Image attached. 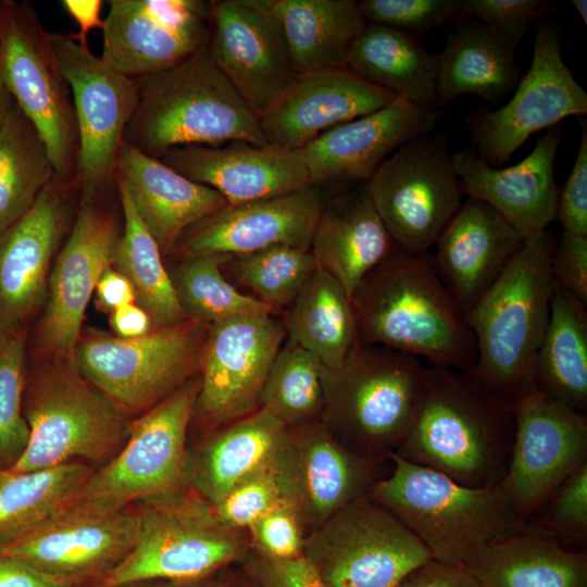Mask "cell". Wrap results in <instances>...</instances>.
<instances>
[{
	"mask_svg": "<svg viewBox=\"0 0 587 587\" xmlns=\"http://www.w3.org/2000/svg\"><path fill=\"white\" fill-rule=\"evenodd\" d=\"M187 178L218 191L228 204L275 198L312 185L301 149L230 140L174 148L159 158Z\"/></svg>",
	"mask_w": 587,
	"mask_h": 587,
	"instance_id": "26",
	"label": "cell"
},
{
	"mask_svg": "<svg viewBox=\"0 0 587 587\" xmlns=\"http://www.w3.org/2000/svg\"><path fill=\"white\" fill-rule=\"evenodd\" d=\"M116 186L123 228L112 266L130 282L136 303L149 314L153 328L168 327L188 320L178 301L170 272L163 263L159 245L139 217L117 177Z\"/></svg>",
	"mask_w": 587,
	"mask_h": 587,
	"instance_id": "39",
	"label": "cell"
},
{
	"mask_svg": "<svg viewBox=\"0 0 587 587\" xmlns=\"http://www.w3.org/2000/svg\"><path fill=\"white\" fill-rule=\"evenodd\" d=\"M570 3L576 9L584 24H587V1L586 0H571Z\"/></svg>",
	"mask_w": 587,
	"mask_h": 587,
	"instance_id": "62",
	"label": "cell"
},
{
	"mask_svg": "<svg viewBox=\"0 0 587 587\" xmlns=\"http://www.w3.org/2000/svg\"><path fill=\"white\" fill-rule=\"evenodd\" d=\"M137 526L126 508L75 500L0 551L48 575L96 585L132 550Z\"/></svg>",
	"mask_w": 587,
	"mask_h": 587,
	"instance_id": "17",
	"label": "cell"
},
{
	"mask_svg": "<svg viewBox=\"0 0 587 587\" xmlns=\"http://www.w3.org/2000/svg\"><path fill=\"white\" fill-rule=\"evenodd\" d=\"M279 21L297 75L346 65L367 22L353 0H252Z\"/></svg>",
	"mask_w": 587,
	"mask_h": 587,
	"instance_id": "35",
	"label": "cell"
},
{
	"mask_svg": "<svg viewBox=\"0 0 587 587\" xmlns=\"http://www.w3.org/2000/svg\"><path fill=\"white\" fill-rule=\"evenodd\" d=\"M535 386L577 412L587 409L586 304L555 286L535 360Z\"/></svg>",
	"mask_w": 587,
	"mask_h": 587,
	"instance_id": "38",
	"label": "cell"
},
{
	"mask_svg": "<svg viewBox=\"0 0 587 587\" xmlns=\"http://www.w3.org/2000/svg\"><path fill=\"white\" fill-rule=\"evenodd\" d=\"M109 322L116 337L137 338L153 329L149 314L137 303L120 307L109 314Z\"/></svg>",
	"mask_w": 587,
	"mask_h": 587,
	"instance_id": "57",
	"label": "cell"
},
{
	"mask_svg": "<svg viewBox=\"0 0 587 587\" xmlns=\"http://www.w3.org/2000/svg\"><path fill=\"white\" fill-rule=\"evenodd\" d=\"M229 255L182 258L170 273L180 307L188 320L207 325L238 315L272 314L273 310L239 290L222 265Z\"/></svg>",
	"mask_w": 587,
	"mask_h": 587,
	"instance_id": "43",
	"label": "cell"
},
{
	"mask_svg": "<svg viewBox=\"0 0 587 587\" xmlns=\"http://www.w3.org/2000/svg\"><path fill=\"white\" fill-rule=\"evenodd\" d=\"M397 96L346 66L297 75L259 118L268 143L302 149L324 132L380 110Z\"/></svg>",
	"mask_w": 587,
	"mask_h": 587,
	"instance_id": "27",
	"label": "cell"
},
{
	"mask_svg": "<svg viewBox=\"0 0 587 587\" xmlns=\"http://www.w3.org/2000/svg\"><path fill=\"white\" fill-rule=\"evenodd\" d=\"M92 472L77 461L20 473L0 469V547L74 502Z\"/></svg>",
	"mask_w": 587,
	"mask_h": 587,
	"instance_id": "40",
	"label": "cell"
},
{
	"mask_svg": "<svg viewBox=\"0 0 587 587\" xmlns=\"http://www.w3.org/2000/svg\"><path fill=\"white\" fill-rule=\"evenodd\" d=\"M0 17V84L38 130L57 174L76 180L73 99L49 33L28 5L4 4Z\"/></svg>",
	"mask_w": 587,
	"mask_h": 587,
	"instance_id": "11",
	"label": "cell"
},
{
	"mask_svg": "<svg viewBox=\"0 0 587 587\" xmlns=\"http://www.w3.org/2000/svg\"><path fill=\"white\" fill-rule=\"evenodd\" d=\"M302 555L327 587H396L432 559L420 539L369 495L309 533Z\"/></svg>",
	"mask_w": 587,
	"mask_h": 587,
	"instance_id": "10",
	"label": "cell"
},
{
	"mask_svg": "<svg viewBox=\"0 0 587 587\" xmlns=\"http://www.w3.org/2000/svg\"><path fill=\"white\" fill-rule=\"evenodd\" d=\"M550 230L524 241L494 284L464 313L476 345L467 373L492 394L514 402L535 388V360L554 290Z\"/></svg>",
	"mask_w": 587,
	"mask_h": 587,
	"instance_id": "3",
	"label": "cell"
},
{
	"mask_svg": "<svg viewBox=\"0 0 587 587\" xmlns=\"http://www.w3.org/2000/svg\"><path fill=\"white\" fill-rule=\"evenodd\" d=\"M164 582L160 580H142V582H133V583H126V584H118V585H112V586H102V585H92L90 587H165Z\"/></svg>",
	"mask_w": 587,
	"mask_h": 587,
	"instance_id": "61",
	"label": "cell"
},
{
	"mask_svg": "<svg viewBox=\"0 0 587 587\" xmlns=\"http://www.w3.org/2000/svg\"><path fill=\"white\" fill-rule=\"evenodd\" d=\"M564 233L587 236V127L582 136L571 174L558 196L557 216Z\"/></svg>",
	"mask_w": 587,
	"mask_h": 587,
	"instance_id": "52",
	"label": "cell"
},
{
	"mask_svg": "<svg viewBox=\"0 0 587 587\" xmlns=\"http://www.w3.org/2000/svg\"><path fill=\"white\" fill-rule=\"evenodd\" d=\"M395 248L366 183L342 188L324 201L310 243L316 267L334 277L350 298Z\"/></svg>",
	"mask_w": 587,
	"mask_h": 587,
	"instance_id": "31",
	"label": "cell"
},
{
	"mask_svg": "<svg viewBox=\"0 0 587 587\" xmlns=\"http://www.w3.org/2000/svg\"><path fill=\"white\" fill-rule=\"evenodd\" d=\"M208 47L258 118L297 76L279 21L252 0L211 1Z\"/></svg>",
	"mask_w": 587,
	"mask_h": 587,
	"instance_id": "23",
	"label": "cell"
},
{
	"mask_svg": "<svg viewBox=\"0 0 587 587\" xmlns=\"http://www.w3.org/2000/svg\"><path fill=\"white\" fill-rule=\"evenodd\" d=\"M283 326L287 339L330 370L340 367L359 345L351 298L334 277L317 267L288 305Z\"/></svg>",
	"mask_w": 587,
	"mask_h": 587,
	"instance_id": "37",
	"label": "cell"
},
{
	"mask_svg": "<svg viewBox=\"0 0 587 587\" xmlns=\"http://www.w3.org/2000/svg\"><path fill=\"white\" fill-rule=\"evenodd\" d=\"M523 242L488 203L469 197L439 235L430 259L464 314L494 284Z\"/></svg>",
	"mask_w": 587,
	"mask_h": 587,
	"instance_id": "29",
	"label": "cell"
},
{
	"mask_svg": "<svg viewBox=\"0 0 587 587\" xmlns=\"http://www.w3.org/2000/svg\"><path fill=\"white\" fill-rule=\"evenodd\" d=\"M78 192L76 180L57 174L30 210L0 234V334L29 328L41 313Z\"/></svg>",
	"mask_w": 587,
	"mask_h": 587,
	"instance_id": "21",
	"label": "cell"
},
{
	"mask_svg": "<svg viewBox=\"0 0 587 587\" xmlns=\"http://www.w3.org/2000/svg\"><path fill=\"white\" fill-rule=\"evenodd\" d=\"M136 82L137 101L123 142L147 155L159 159L174 148L230 140L268 143L259 118L216 65L208 46Z\"/></svg>",
	"mask_w": 587,
	"mask_h": 587,
	"instance_id": "4",
	"label": "cell"
},
{
	"mask_svg": "<svg viewBox=\"0 0 587 587\" xmlns=\"http://www.w3.org/2000/svg\"><path fill=\"white\" fill-rule=\"evenodd\" d=\"M351 300L360 345L385 347L461 372L474 365L473 333L428 254L396 247L365 276Z\"/></svg>",
	"mask_w": 587,
	"mask_h": 587,
	"instance_id": "2",
	"label": "cell"
},
{
	"mask_svg": "<svg viewBox=\"0 0 587 587\" xmlns=\"http://www.w3.org/2000/svg\"><path fill=\"white\" fill-rule=\"evenodd\" d=\"M49 40L71 89L80 196H92L116 182V163L137 101V82L80 46L72 35L49 33Z\"/></svg>",
	"mask_w": 587,
	"mask_h": 587,
	"instance_id": "15",
	"label": "cell"
},
{
	"mask_svg": "<svg viewBox=\"0 0 587 587\" xmlns=\"http://www.w3.org/2000/svg\"><path fill=\"white\" fill-rule=\"evenodd\" d=\"M366 188L396 247L414 254H428L462 205L445 140L430 134L397 149Z\"/></svg>",
	"mask_w": 587,
	"mask_h": 587,
	"instance_id": "13",
	"label": "cell"
},
{
	"mask_svg": "<svg viewBox=\"0 0 587 587\" xmlns=\"http://www.w3.org/2000/svg\"><path fill=\"white\" fill-rule=\"evenodd\" d=\"M380 465L347 450L317 421L288 427L271 469L282 502L307 536L367 495L382 478Z\"/></svg>",
	"mask_w": 587,
	"mask_h": 587,
	"instance_id": "19",
	"label": "cell"
},
{
	"mask_svg": "<svg viewBox=\"0 0 587 587\" xmlns=\"http://www.w3.org/2000/svg\"><path fill=\"white\" fill-rule=\"evenodd\" d=\"M559 542L587 540V462L572 473L527 522Z\"/></svg>",
	"mask_w": 587,
	"mask_h": 587,
	"instance_id": "46",
	"label": "cell"
},
{
	"mask_svg": "<svg viewBox=\"0 0 587 587\" xmlns=\"http://www.w3.org/2000/svg\"><path fill=\"white\" fill-rule=\"evenodd\" d=\"M320 188L228 204L190 226L174 251L180 258L241 255L279 245L310 248L323 209Z\"/></svg>",
	"mask_w": 587,
	"mask_h": 587,
	"instance_id": "25",
	"label": "cell"
},
{
	"mask_svg": "<svg viewBox=\"0 0 587 587\" xmlns=\"http://www.w3.org/2000/svg\"><path fill=\"white\" fill-rule=\"evenodd\" d=\"M558 5L551 0H463L459 15L491 27L516 47L530 24Z\"/></svg>",
	"mask_w": 587,
	"mask_h": 587,
	"instance_id": "49",
	"label": "cell"
},
{
	"mask_svg": "<svg viewBox=\"0 0 587 587\" xmlns=\"http://www.w3.org/2000/svg\"><path fill=\"white\" fill-rule=\"evenodd\" d=\"M560 139V129L550 128L525 159L504 168L490 167L469 150L451 154V162L463 193L488 203L528 241L545 233L557 216L553 165Z\"/></svg>",
	"mask_w": 587,
	"mask_h": 587,
	"instance_id": "28",
	"label": "cell"
},
{
	"mask_svg": "<svg viewBox=\"0 0 587 587\" xmlns=\"http://www.w3.org/2000/svg\"><path fill=\"white\" fill-rule=\"evenodd\" d=\"M440 113L402 97L367 115L339 124L301 150L313 186L348 188L367 183L401 146L430 134Z\"/></svg>",
	"mask_w": 587,
	"mask_h": 587,
	"instance_id": "24",
	"label": "cell"
},
{
	"mask_svg": "<svg viewBox=\"0 0 587 587\" xmlns=\"http://www.w3.org/2000/svg\"><path fill=\"white\" fill-rule=\"evenodd\" d=\"M209 325L186 320L137 338L80 336L77 372L127 415L146 412L200 373Z\"/></svg>",
	"mask_w": 587,
	"mask_h": 587,
	"instance_id": "9",
	"label": "cell"
},
{
	"mask_svg": "<svg viewBox=\"0 0 587 587\" xmlns=\"http://www.w3.org/2000/svg\"><path fill=\"white\" fill-rule=\"evenodd\" d=\"M238 564L257 587H327L303 555L278 560L250 548Z\"/></svg>",
	"mask_w": 587,
	"mask_h": 587,
	"instance_id": "51",
	"label": "cell"
},
{
	"mask_svg": "<svg viewBox=\"0 0 587 587\" xmlns=\"http://www.w3.org/2000/svg\"><path fill=\"white\" fill-rule=\"evenodd\" d=\"M396 587H485L461 564L428 560L412 570Z\"/></svg>",
	"mask_w": 587,
	"mask_h": 587,
	"instance_id": "54",
	"label": "cell"
},
{
	"mask_svg": "<svg viewBox=\"0 0 587 587\" xmlns=\"http://www.w3.org/2000/svg\"><path fill=\"white\" fill-rule=\"evenodd\" d=\"M165 587H238L236 575H228L221 570L208 577L180 584L166 583Z\"/></svg>",
	"mask_w": 587,
	"mask_h": 587,
	"instance_id": "59",
	"label": "cell"
},
{
	"mask_svg": "<svg viewBox=\"0 0 587 587\" xmlns=\"http://www.w3.org/2000/svg\"><path fill=\"white\" fill-rule=\"evenodd\" d=\"M515 430L502 485L527 524L587 462V419L537 387L513 402Z\"/></svg>",
	"mask_w": 587,
	"mask_h": 587,
	"instance_id": "18",
	"label": "cell"
},
{
	"mask_svg": "<svg viewBox=\"0 0 587 587\" xmlns=\"http://www.w3.org/2000/svg\"><path fill=\"white\" fill-rule=\"evenodd\" d=\"M55 175L43 139L14 102L0 127V234L30 210Z\"/></svg>",
	"mask_w": 587,
	"mask_h": 587,
	"instance_id": "41",
	"label": "cell"
},
{
	"mask_svg": "<svg viewBox=\"0 0 587 587\" xmlns=\"http://www.w3.org/2000/svg\"><path fill=\"white\" fill-rule=\"evenodd\" d=\"M250 548L272 559L287 560L302 555L305 533L294 512L283 502L249 528Z\"/></svg>",
	"mask_w": 587,
	"mask_h": 587,
	"instance_id": "50",
	"label": "cell"
},
{
	"mask_svg": "<svg viewBox=\"0 0 587 587\" xmlns=\"http://www.w3.org/2000/svg\"><path fill=\"white\" fill-rule=\"evenodd\" d=\"M107 190L80 196L70 234L52 264L29 352L37 361L73 363L87 305L101 274L113 263L123 228L122 209L116 212L102 200Z\"/></svg>",
	"mask_w": 587,
	"mask_h": 587,
	"instance_id": "12",
	"label": "cell"
},
{
	"mask_svg": "<svg viewBox=\"0 0 587 587\" xmlns=\"http://www.w3.org/2000/svg\"><path fill=\"white\" fill-rule=\"evenodd\" d=\"M515 430L513 402L467 373L427 366L423 395L399 458L482 488L505 477Z\"/></svg>",
	"mask_w": 587,
	"mask_h": 587,
	"instance_id": "1",
	"label": "cell"
},
{
	"mask_svg": "<svg viewBox=\"0 0 587 587\" xmlns=\"http://www.w3.org/2000/svg\"><path fill=\"white\" fill-rule=\"evenodd\" d=\"M485 587H587V554L530 526L464 564Z\"/></svg>",
	"mask_w": 587,
	"mask_h": 587,
	"instance_id": "33",
	"label": "cell"
},
{
	"mask_svg": "<svg viewBox=\"0 0 587 587\" xmlns=\"http://www.w3.org/2000/svg\"><path fill=\"white\" fill-rule=\"evenodd\" d=\"M515 48L491 27L464 21L438 54L436 109L467 93L498 102L521 78Z\"/></svg>",
	"mask_w": 587,
	"mask_h": 587,
	"instance_id": "34",
	"label": "cell"
},
{
	"mask_svg": "<svg viewBox=\"0 0 587 587\" xmlns=\"http://www.w3.org/2000/svg\"><path fill=\"white\" fill-rule=\"evenodd\" d=\"M586 113L587 93L563 61L559 34L542 24L536 27L532 64L514 96L498 110L478 108L467 128L477 157L500 168L535 133Z\"/></svg>",
	"mask_w": 587,
	"mask_h": 587,
	"instance_id": "16",
	"label": "cell"
},
{
	"mask_svg": "<svg viewBox=\"0 0 587 587\" xmlns=\"http://www.w3.org/2000/svg\"><path fill=\"white\" fill-rule=\"evenodd\" d=\"M426 372L415 357L359 344L340 367L324 366L320 422L353 454L383 463L412 425Z\"/></svg>",
	"mask_w": 587,
	"mask_h": 587,
	"instance_id": "6",
	"label": "cell"
},
{
	"mask_svg": "<svg viewBox=\"0 0 587 587\" xmlns=\"http://www.w3.org/2000/svg\"><path fill=\"white\" fill-rule=\"evenodd\" d=\"M26 380L23 413L29 440L12 472L43 470L85 459L111 458L125 444L132 422L111 399L88 383L74 363L37 361Z\"/></svg>",
	"mask_w": 587,
	"mask_h": 587,
	"instance_id": "8",
	"label": "cell"
},
{
	"mask_svg": "<svg viewBox=\"0 0 587 587\" xmlns=\"http://www.w3.org/2000/svg\"><path fill=\"white\" fill-rule=\"evenodd\" d=\"M141 502L132 550L98 585L193 582L238 563L250 549L248 532L222 523L195 491Z\"/></svg>",
	"mask_w": 587,
	"mask_h": 587,
	"instance_id": "7",
	"label": "cell"
},
{
	"mask_svg": "<svg viewBox=\"0 0 587 587\" xmlns=\"http://www.w3.org/2000/svg\"><path fill=\"white\" fill-rule=\"evenodd\" d=\"M211 1L112 0L101 58L140 78L168 70L209 45Z\"/></svg>",
	"mask_w": 587,
	"mask_h": 587,
	"instance_id": "22",
	"label": "cell"
},
{
	"mask_svg": "<svg viewBox=\"0 0 587 587\" xmlns=\"http://www.w3.org/2000/svg\"><path fill=\"white\" fill-rule=\"evenodd\" d=\"M287 430L261 409L214 429L188 450L186 486L214 504L245 478L272 466Z\"/></svg>",
	"mask_w": 587,
	"mask_h": 587,
	"instance_id": "32",
	"label": "cell"
},
{
	"mask_svg": "<svg viewBox=\"0 0 587 587\" xmlns=\"http://www.w3.org/2000/svg\"><path fill=\"white\" fill-rule=\"evenodd\" d=\"M345 66L397 97L436 109L438 54L427 51L417 35L367 23Z\"/></svg>",
	"mask_w": 587,
	"mask_h": 587,
	"instance_id": "36",
	"label": "cell"
},
{
	"mask_svg": "<svg viewBox=\"0 0 587 587\" xmlns=\"http://www.w3.org/2000/svg\"><path fill=\"white\" fill-rule=\"evenodd\" d=\"M391 473L369 496L391 511L433 560L464 565L492 542L523 529L502 483L473 488L395 453Z\"/></svg>",
	"mask_w": 587,
	"mask_h": 587,
	"instance_id": "5",
	"label": "cell"
},
{
	"mask_svg": "<svg viewBox=\"0 0 587 587\" xmlns=\"http://www.w3.org/2000/svg\"><path fill=\"white\" fill-rule=\"evenodd\" d=\"M14 105V100L10 96V93L4 89V87L0 84V127L3 124L8 113Z\"/></svg>",
	"mask_w": 587,
	"mask_h": 587,
	"instance_id": "60",
	"label": "cell"
},
{
	"mask_svg": "<svg viewBox=\"0 0 587 587\" xmlns=\"http://www.w3.org/2000/svg\"><path fill=\"white\" fill-rule=\"evenodd\" d=\"M285 339L283 323L272 314L238 315L210 324L192 416L216 429L255 412Z\"/></svg>",
	"mask_w": 587,
	"mask_h": 587,
	"instance_id": "20",
	"label": "cell"
},
{
	"mask_svg": "<svg viewBox=\"0 0 587 587\" xmlns=\"http://www.w3.org/2000/svg\"><path fill=\"white\" fill-rule=\"evenodd\" d=\"M237 586L238 587H257L250 579H248L243 574L236 575Z\"/></svg>",
	"mask_w": 587,
	"mask_h": 587,
	"instance_id": "63",
	"label": "cell"
},
{
	"mask_svg": "<svg viewBox=\"0 0 587 587\" xmlns=\"http://www.w3.org/2000/svg\"><path fill=\"white\" fill-rule=\"evenodd\" d=\"M199 389L197 375L132 422L123 447L92 472L76 500L124 509L184 488L187 429Z\"/></svg>",
	"mask_w": 587,
	"mask_h": 587,
	"instance_id": "14",
	"label": "cell"
},
{
	"mask_svg": "<svg viewBox=\"0 0 587 587\" xmlns=\"http://www.w3.org/2000/svg\"><path fill=\"white\" fill-rule=\"evenodd\" d=\"M116 177L165 254L174 251L190 226L228 205L215 189L187 178L125 142L118 151Z\"/></svg>",
	"mask_w": 587,
	"mask_h": 587,
	"instance_id": "30",
	"label": "cell"
},
{
	"mask_svg": "<svg viewBox=\"0 0 587 587\" xmlns=\"http://www.w3.org/2000/svg\"><path fill=\"white\" fill-rule=\"evenodd\" d=\"M463 0H360L358 8L367 23L420 34L459 15Z\"/></svg>",
	"mask_w": 587,
	"mask_h": 587,
	"instance_id": "47",
	"label": "cell"
},
{
	"mask_svg": "<svg viewBox=\"0 0 587 587\" xmlns=\"http://www.w3.org/2000/svg\"><path fill=\"white\" fill-rule=\"evenodd\" d=\"M63 9L77 23L78 33L71 34L83 47H88L87 35L93 28H103L101 18L102 1L100 0H62Z\"/></svg>",
	"mask_w": 587,
	"mask_h": 587,
	"instance_id": "58",
	"label": "cell"
},
{
	"mask_svg": "<svg viewBox=\"0 0 587 587\" xmlns=\"http://www.w3.org/2000/svg\"><path fill=\"white\" fill-rule=\"evenodd\" d=\"M324 364L297 344L285 340L264 383L259 409L287 427L321 421Z\"/></svg>",
	"mask_w": 587,
	"mask_h": 587,
	"instance_id": "42",
	"label": "cell"
},
{
	"mask_svg": "<svg viewBox=\"0 0 587 587\" xmlns=\"http://www.w3.org/2000/svg\"><path fill=\"white\" fill-rule=\"evenodd\" d=\"M28 329L0 334V462L13 465L29 440L23 413Z\"/></svg>",
	"mask_w": 587,
	"mask_h": 587,
	"instance_id": "45",
	"label": "cell"
},
{
	"mask_svg": "<svg viewBox=\"0 0 587 587\" xmlns=\"http://www.w3.org/2000/svg\"><path fill=\"white\" fill-rule=\"evenodd\" d=\"M550 268L554 286L587 305V236L562 232L553 249Z\"/></svg>",
	"mask_w": 587,
	"mask_h": 587,
	"instance_id": "53",
	"label": "cell"
},
{
	"mask_svg": "<svg viewBox=\"0 0 587 587\" xmlns=\"http://www.w3.org/2000/svg\"><path fill=\"white\" fill-rule=\"evenodd\" d=\"M40 572L26 562L0 551V587H90Z\"/></svg>",
	"mask_w": 587,
	"mask_h": 587,
	"instance_id": "55",
	"label": "cell"
},
{
	"mask_svg": "<svg viewBox=\"0 0 587 587\" xmlns=\"http://www.w3.org/2000/svg\"><path fill=\"white\" fill-rule=\"evenodd\" d=\"M223 265L238 286L273 311L288 307L316 270L310 248L289 245L234 255Z\"/></svg>",
	"mask_w": 587,
	"mask_h": 587,
	"instance_id": "44",
	"label": "cell"
},
{
	"mask_svg": "<svg viewBox=\"0 0 587 587\" xmlns=\"http://www.w3.org/2000/svg\"><path fill=\"white\" fill-rule=\"evenodd\" d=\"M280 502L276 480L268 467L245 478L211 505L222 523L248 530L254 522Z\"/></svg>",
	"mask_w": 587,
	"mask_h": 587,
	"instance_id": "48",
	"label": "cell"
},
{
	"mask_svg": "<svg viewBox=\"0 0 587 587\" xmlns=\"http://www.w3.org/2000/svg\"><path fill=\"white\" fill-rule=\"evenodd\" d=\"M0 37H1V17H0Z\"/></svg>",
	"mask_w": 587,
	"mask_h": 587,
	"instance_id": "64",
	"label": "cell"
},
{
	"mask_svg": "<svg viewBox=\"0 0 587 587\" xmlns=\"http://www.w3.org/2000/svg\"><path fill=\"white\" fill-rule=\"evenodd\" d=\"M95 296L98 309L108 314L120 307L136 303V295L130 282L112 265L101 274Z\"/></svg>",
	"mask_w": 587,
	"mask_h": 587,
	"instance_id": "56",
	"label": "cell"
}]
</instances>
